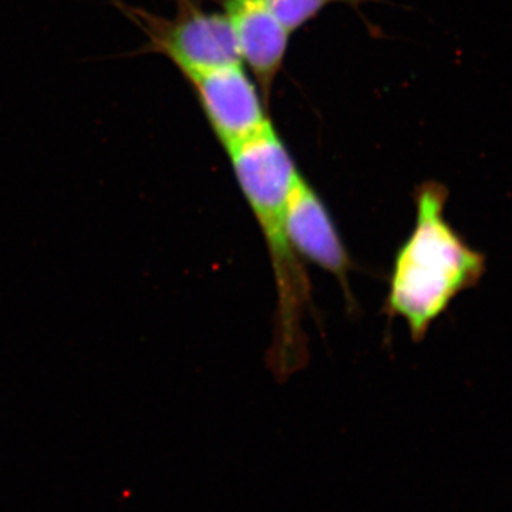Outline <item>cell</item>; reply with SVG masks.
Returning <instances> with one entry per match:
<instances>
[{"mask_svg":"<svg viewBox=\"0 0 512 512\" xmlns=\"http://www.w3.org/2000/svg\"><path fill=\"white\" fill-rule=\"evenodd\" d=\"M225 151L274 269L278 305L268 365L276 379L286 380L308 362L302 320L311 305V282L286 232L284 214L286 197L301 171L271 121Z\"/></svg>","mask_w":512,"mask_h":512,"instance_id":"obj_1","label":"cell"},{"mask_svg":"<svg viewBox=\"0 0 512 512\" xmlns=\"http://www.w3.org/2000/svg\"><path fill=\"white\" fill-rule=\"evenodd\" d=\"M450 191L424 181L413 192L416 220L393 259L384 311L406 323L413 342H423L431 326L458 295L480 284L487 256L471 247L447 220Z\"/></svg>","mask_w":512,"mask_h":512,"instance_id":"obj_2","label":"cell"},{"mask_svg":"<svg viewBox=\"0 0 512 512\" xmlns=\"http://www.w3.org/2000/svg\"><path fill=\"white\" fill-rule=\"evenodd\" d=\"M114 6L136 23L147 43L136 55L157 53L170 60L185 80L228 64L241 63L231 23L224 12H207L192 0H177L173 18H161L111 0Z\"/></svg>","mask_w":512,"mask_h":512,"instance_id":"obj_3","label":"cell"},{"mask_svg":"<svg viewBox=\"0 0 512 512\" xmlns=\"http://www.w3.org/2000/svg\"><path fill=\"white\" fill-rule=\"evenodd\" d=\"M187 82L224 148L252 136L271 121L264 94L242 63L218 67Z\"/></svg>","mask_w":512,"mask_h":512,"instance_id":"obj_4","label":"cell"},{"mask_svg":"<svg viewBox=\"0 0 512 512\" xmlns=\"http://www.w3.org/2000/svg\"><path fill=\"white\" fill-rule=\"evenodd\" d=\"M284 214L286 232L299 258L335 276L345 298L352 301V259L325 201L302 174L289 190Z\"/></svg>","mask_w":512,"mask_h":512,"instance_id":"obj_5","label":"cell"},{"mask_svg":"<svg viewBox=\"0 0 512 512\" xmlns=\"http://www.w3.org/2000/svg\"><path fill=\"white\" fill-rule=\"evenodd\" d=\"M224 13L234 32L239 60L251 70L268 101L284 67L292 32L266 0H224Z\"/></svg>","mask_w":512,"mask_h":512,"instance_id":"obj_6","label":"cell"}]
</instances>
